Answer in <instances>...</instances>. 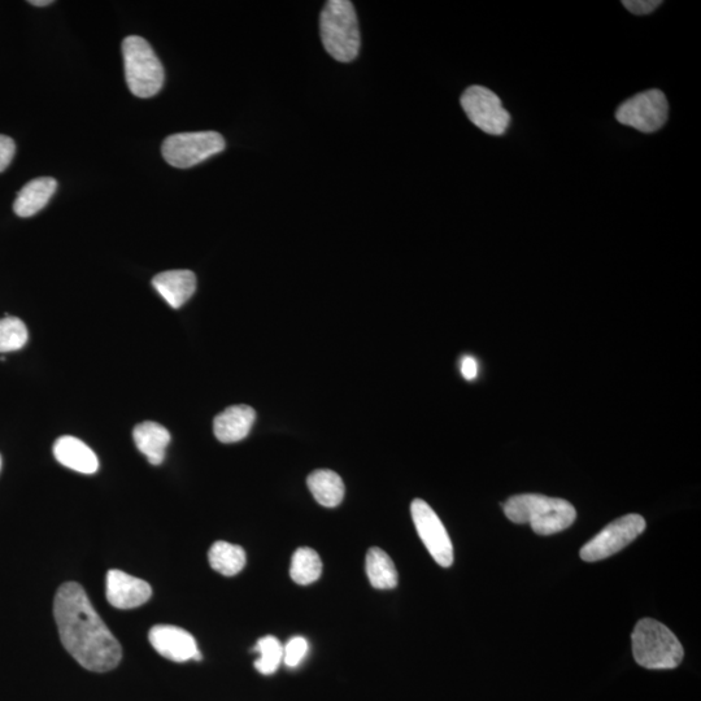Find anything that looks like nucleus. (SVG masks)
<instances>
[{"mask_svg":"<svg viewBox=\"0 0 701 701\" xmlns=\"http://www.w3.org/2000/svg\"><path fill=\"white\" fill-rule=\"evenodd\" d=\"M54 616L65 650L85 669L106 673L123 659L119 640L104 624L84 587L64 583L56 592Z\"/></svg>","mask_w":701,"mask_h":701,"instance_id":"nucleus-1","label":"nucleus"},{"mask_svg":"<svg viewBox=\"0 0 701 701\" xmlns=\"http://www.w3.org/2000/svg\"><path fill=\"white\" fill-rule=\"evenodd\" d=\"M505 516L515 524H529L539 535L568 529L577 518L576 508L564 499L539 494L512 496L503 504Z\"/></svg>","mask_w":701,"mask_h":701,"instance_id":"nucleus-2","label":"nucleus"},{"mask_svg":"<svg viewBox=\"0 0 701 701\" xmlns=\"http://www.w3.org/2000/svg\"><path fill=\"white\" fill-rule=\"evenodd\" d=\"M320 32L326 52L341 63L357 58L361 38L354 4L348 0H330L320 17Z\"/></svg>","mask_w":701,"mask_h":701,"instance_id":"nucleus-3","label":"nucleus"},{"mask_svg":"<svg viewBox=\"0 0 701 701\" xmlns=\"http://www.w3.org/2000/svg\"><path fill=\"white\" fill-rule=\"evenodd\" d=\"M631 639L635 660L646 669H674L685 656L682 644L672 630L652 618L640 620Z\"/></svg>","mask_w":701,"mask_h":701,"instance_id":"nucleus-4","label":"nucleus"},{"mask_svg":"<svg viewBox=\"0 0 701 701\" xmlns=\"http://www.w3.org/2000/svg\"><path fill=\"white\" fill-rule=\"evenodd\" d=\"M126 84L138 98H151L164 85V68L150 43L138 36L123 42Z\"/></svg>","mask_w":701,"mask_h":701,"instance_id":"nucleus-5","label":"nucleus"},{"mask_svg":"<svg viewBox=\"0 0 701 701\" xmlns=\"http://www.w3.org/2000/svg\"><path fill=\"white\" fill-rule=\"evenodd\" d=\"M226 147L225 139L216 132L178 133L165 139L161 152L174 168L195 167Z\"/></svg>","mask_w":701,"mask_h":701,"instance_id":"nucleus-6","label":"nucleus"},{"mask_svg":"<svg viewBox=\"0 0 701 701\" xmlns=\"http://www.w3.org/2000/svg\"><path fill=\"white\" fill-rule=\"evenodd\" d=\"M668 117V99L663 91L657 89L634 95L622 103L616 112L618 123L648 134L663 128Z\"/></svg>","mask_w":701,"mask_h":701,"instance_id":"nucleus-7","label":"nucleus"},{"mask_svg":"<svg viewBox=\"0 0 701 701\" xmlns=\"http://www.w3.org/2000/svg\"><path fill=\"white\" fill-rule=\"evenodd\" d=\"M646 526V520L639 515L617 518L587 542L579 555L587 563L608 559L633 543L646 530Z\"/></svg>","mask_w":701,"mask_h":701,"instance_id":"nucleus-8","label":"nucleus"},{"mask_svg":"<svg viewBox=\"0 0 701 701\" xmlns=\"http://www.w3.org/2000/svg\"><path fill=\"white\" fill-rule=\"evenodd\" d=\"M461 107L482 132L490 136H503L511 124V115L505 110L502 100L483 86H470L461 97Z\"/></svg>","mask_w":701,"mask_h":701,"instance_id":"nucleus-9","label":"nucleus"},{"mask_svg":"<svg viewBox=\"0 0 701 701\" xmlns=\"http://www.w3.org/2000/svg\"><path fill=\"white\" fill-rule=\"evenodd\" d=\"M411 513L417 533L425 544L426 550L442 568H450L454 563V546L441 518L428 503L421 499L413 500Z\"/></svg>","mask_w":701,"mask_h":701,"instance_id":"nucleus-10","label":"nucleus"},{"mask_svg":"<svg viewBox=\"0 0 701 701\" xmlns=\"http://www.w3.org/2000/svg\"><path fill=\"white\" fill-rule=\"evenodd\" d=\"M150 643L160 656L174 661V663L202 660V653L198 650L197 640L189 631L177 628V626H155L150 631Z\"/></svg>","mask_w":701,"mask_h":701,"instance_id":"nucleus-11","label":"nucleus"},{"mask_svg":"<svg viewBox=\"0 0 701 701\" xmlns=\"http://www.w3.org/2000/svg\"><path fill=\"white\" fill-rule=\"evenodd\" d=\"M106 595L112 607L125 611L146 604L152 596V589L143 579L112 569L107 574Z\"/></svg>","mask_w":701,"mask_h":701,"instance_id":"nucleus-12","label":"nucleus"},{"mask_svg":"<svg viewBox=\"0 0 701 701\" xmlns=\"http://www.w3.org/2000/svg\"><path fill=\"white\" fill-rule=\"evenodd\" d=\"M255 420L254 408L245 404L229 407L213 421V431L221 443L241 442L250 434Z\"/></svg>","mask_w":701,"mask_h":701,"instance_id":"nucleus-13","label":"nucleus"},{"mask_svg":"<svg viewBox=\"0 0 701 701\" xmlns=\"http://www.w3.org/2000/svg\"><path fill=\"white\" fill-rule=\"evenodd\" d=\"M152 286L172 308H181L197 291V276L191 271L156 274Z\"/></svg>","mask_w":701,"mask_h":701,"instance_id":"nucleus-14","label":"nucleus"},{"mask_svg":"<svg viewBox=\"0 0 701 701\" xmlns=\"http://www.w3.org/2000/svg\"><path fill=\"white\" fill-rule=\"evenodd\" d=\"M54 456L60 464L74 472L94 474L99 469V460L95 452L80 439L69 435L55 442Z\"/></svg>","mask_w":701,"mask_h":701,"instance_id":"nucleus-15","label":"nucleus"},{"mask_svg":"<svg viewBox=\"0 0 701 701\" xmlns=\"http://www.w3.org/2000/svg\"><path fill=\"white\" fill-rule=\"evenodd\" d=\"M58 189V182L51 177L36 178L28 182L17 194L13 211L20 217H32L49 204Z\"/></svg>","mask_w":701,"mask_h":701,"instance_id":"nucleus-16","label":"nucleus"},{"mask_svg":"<svg viewBox=\"0 0 701 701\" xmlns=\"http://www.w3.org/2000/svg\"><path fill=\"white\" fill-rule=\"evenodd\" d=\"M134 442L139 451L147 457L152 465L163 464L165 451L171 443L169 431L154 421L142 422L134 428Z\"/></svg>","mask_w":701,"mask_h":701,"instance_id":"nucleus-17","label":"nucleus"},{"mask_svg":"<svg viewBox=\"0 0 701 701\" xmlns=\"http://www.w3.org/2000/svg\"><path fill=\"white\" fill-rule=\"evenodd\" d=\"M307 485L316 502L326 508H335L345 498V483L333 470L320 469L309 474Z\"/></svg>","mask_w":701,"mask_h":701,"instance_id":"nucleus-18","label":"nucleus"},{"mask_svg":"<svg viewBox=\"0 0 701 701\" xmlns=\"http://www.w3.org/2000/svg\"><path fill=\"white\" fill-rule=\"evenodd\" d=\"M367 576L377 590H393L398 586V572L391 557L381 548H370L367 555Z\"/></svg>","mask_w":701,"mask_h":701,"instance_id":"nucleus-19","label":"nucleus"},{"mask_svg":"<svg viewBox=\"0 0 701 701\" xmlns=\"http://www.w3.org/2000/svg\"><path fill=\"white\" fill-rule=\"evenodd\" d=\"M213 570L225 577L237 576L246 566V552L241 546L228 542H216L208 554Z\"/></svg>","mask_w":701,"mask_h":701,"instance_id":"nucleus-20","label":"nucleus"},{"mask_svg":"<svg viewBox=\"0 0 701 701\" xmlns=\"http://www.w3.org/2000/svg\"><path fill=\"white\" fill-rule=\"evenodd\" d=\"M322 574V561L312 548L302 547L295 551L291 560L290 576L298 585L315 583Z\"/></svg>","mask_w":701,"mask_h":701,"instance_id":"nucleus-21","label":"nucleus"},{"mask_svg":"<svg viewBox=\"0 0 701 701\" xmlns=\"http://www.w3.org/2000/svg\"><path fill=\"white\" fill-rule=\"evenodd\" d=\"M260 657L255 661V668L264 676L276 673L283 661V646L276 637L268 635L261 638L254 648Z\"/></svg>","mask_w":701,"mask_h":701,"instance_id":"nucleus-22","label":"nucleus"},{"mask_svg":"<svg viewBox=\"0 0 701 701\" xmlns=\"http://www.w3.org/2000/svg\"><path fill=\"white\" fill-rule=\"evenodd\" d=\"M28 329L17 317L0 319V354L19 351L28 343Z\"/></svg>","mask_w":701,"mask_h":701,"instance_id":"nucleus-23","label":"nucleus"},{"mask_svg":"<svg viewBox=\"0 0 701 701\" xmlns=\"http://www.w3.org/2000/svg\"><path fill=\"white\" fill-rule=\"evenodd\" d=\"M309 644L306 638L294 637L283 647V661L289 668H296L307 656Z\"/></svg>","mask_w":701,"mask_h":701,"instance_id":"nucleus-24","label":"nucleus"},{"mask_svg":"<svg viewBox=\"0 0 701 701\" xmlns=\"http://www.w3.org/2000/svg\"><path fill=\"white\" fill-rule=\"evenodd\" d=\"M622 4H624L626 10L634 13V15L643 16L657 10L663 2L661 0H625Z\"/></svg>","mask_w":701,"mask_h":701,"instance_id":"nucleus-25","label":"nucleus"},{"mask_svg":"<svg viewBox=\"0 0 701 701\" xmlns=\"http://www.w3.org/2000/svg\"><path fill=\"white\" fill-rule=\"evenodd\" d=\"M16 154V145L13 139L0 134V173L6 171Z\"/></svg>","mask_w":701,"mask_h":701,"instance_id":"nucleus-26","label":"nucleus"},{"mask_svg":"<svg viewBox=\"0 0 701 701\" xmlns=\"http://www.w3.org/2000/svg\"><path fill=\"white\" fill-rule=\"evenodd\" d=\"M461 373H463L465 380L473 381L478 376L477 361L470 356L464 357L463 363H461Z\"/></svg>","mask_w":701,"mask_h":701,"instance_id":"nucleus-27","label":"nucleus"},{"mask_svg":"<svg viewBox=\"0 0 701 701\" xmlns=\"http://www.w3.org/2000/svg\"><path fill=\"white\" fill-rule=\"evenodd\" d=\"M30 4H33V6L37 7H46L50 6L52 4V0H32V2H29Z\"/></svg>","mask_w":701,"mask_h":701,"instance_id":"nucleus-28","label":"nucleus"},{"mask_svg":"<svg viewBox=\"0 0 701 701\" xmlns=\"http://www.w3.org/2000/svg\"><path fill=\"white\" fill-rule=\"evenodd\" d=\"M0 468H2V457H0Z\"/></svg>","mask_w":701,"mask_h":701,"instance_id":"nucleus-29","label":"nucleus"}]
</instances>
